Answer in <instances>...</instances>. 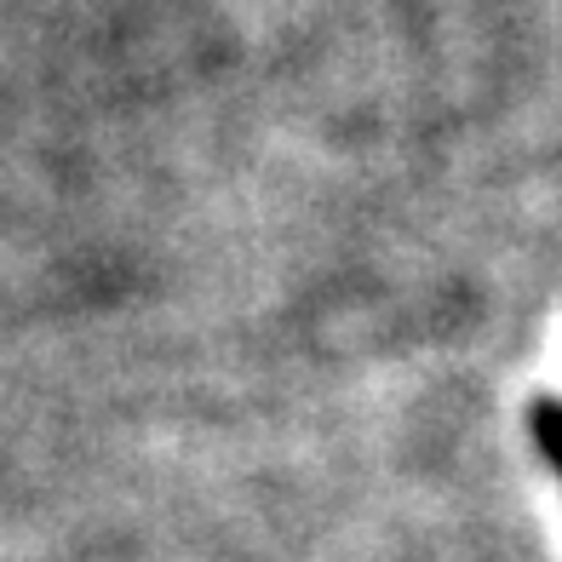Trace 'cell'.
Listing matches in <instances>:
<instances>
[{"label": "cell", "mask_w": 562, "mask_h": 562, "mask_svg": "<svg viewBox=\"0 0 562 562\" xmlns=\"http://www.w3.org/2000/svg\"><path fill=\"white\" fill-rule=\"evenodd\" d=\"M528 437H533V448H540V459L557 471V482H562V402L557 396H533L528 402Z\"/></svg>", "instance_id": "obj_1"}]
</instances>
